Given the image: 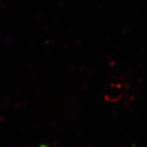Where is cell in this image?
Here are the masks:
<instances>
[{"label":"cell","mask_w":147,"mask_h":147,"mask_svg":"<svg viewBox=\"0 0 147 147\" xmlns=\"http://www.w3.org/2000/svg\"><path fill=\"white\" fill-rule=\"evenodd\" d=\"M42 147H45V146H42Z\"/></svg>","instance_id":"obj_1"}]
</instances>
